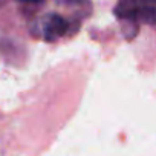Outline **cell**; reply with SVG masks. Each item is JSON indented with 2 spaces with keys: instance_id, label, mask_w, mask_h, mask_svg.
Segmentation results:
<instances>
[{
  "instance_id": "6da1fadb",
  "label": "cell",
  "mask_w": 156,
  "mask_h": 156,
  "mask_svg": "<svg viewBox=\"0 0 156 156\" xmlns=\"http://www.w3.org/2000/svg\"><path fill=\"white\" fill-rule=\"evenodd\" d=\"M67 29H69V23L66 22V19H63L58 14H49L44 19L43 34L48 41H54L58 37H63L67 32Z\"/></svg>"
},
{
  "instance_id": "7a4b0ae2",
  "label": "cell",
  "mask_w": 156,
  "mask_h": 156,
  "mask_svg": "<svg viewBox=\"0 0 156 156\" xmlns=\"http://www.w3.org/2000/svg\"><path fill=\"white\" fill-rule=\"evenodd\" d=\"M136 20H141L144 23H156V8L139 6L136 11Z\"/></svg>"
},
{
  "instance_id": "3957f363",
  "label": "cell",
  "mask_w": 156,
  "mask_h": 156,
  "mask_svg": "<svg viewBox=\"0 0 156 156\" xmlns=\"http://www.w3.org/2000/svg\"><path fill=\"white\" fill-rule=\"evenodd\" d=\"M22 2H28V3H38L41 0H22Z\"/></svg>"
},
{
  "instance_id": "277c9868",
  "label": "cell",
  "mask_w": 156,
  "mask_h": 156,
  "mask_svg": "<svg viewBox=\"0 0 156 156\" xmlns=\"http://www.w3.org/2000/svg\"><path fill=\"white\" fill-rule=\"evenodd\" d=\"M69 3H78V2H81V0H67Z\"/></svg>"
}]
</instances>
